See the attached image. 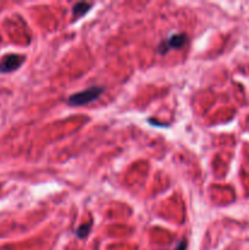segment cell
I'll return each instance as SVG.
<instances>
[{"label":"cell","mask_w":249,"mask_h":250,"mask_svg":"<svg viewBox=\"0 0 249 250\" xmlns=\"http://www.w3.org/2000/svg\"><path fill=\"white\" fill-rule=\"evenodd\" d=\"M103 92L104 89L102 87H90L82 92L70 95L67 99V104L70 106H83V105H87L98 99L103 94Z\"/></svg>","instance_id":"cell-1"},{"label":"cell","mask_w":249,"mask_h":250,"mask_svg":"<svg viewBox=\"0 0 249 250\" xmlns=\"http://www.w3.org/2000/svg\"><path fill=\"white\" fill-rule=\"evenodd\" d=\"M24 62V56L19 54H9L0 60V73H10L19 70Z\"/></svg>","instance_id":"cell-2"},{"label":"cell","mask_w":249,"mask_h":250,"mask_svg":"<svg viewBox=\"0 0 249 250\" xmlns=\"http://www.w3.org/2000/svg\"><path fill=\"white\" fill-rule=\"evenodd\" d=\"M186 42H187V37H186V34L183 33L172 34L167 41L160 43V45H159V51H160L161 54H165L167 53L170 49L182 48V46L186 44Z\"/></svg>","instance_id":"cell-3"},{"label":"cell","mask_w":249,"mask_h":250,"mask_svg":"<svg viewBox=\"0 0 249 250\" xmlns=\"http://www.w3.org/2000/svg\"><path fill=\"white\" fill-rule=\"evenodd\" d=\"M90 7H92V4H88V2H77L72 9L73 17L75 19H80L83 15L87 14Z\"/></svg>","instance_id":"cell-4"},{"label":"cell","mask_w":249,"mask_h":250,"mask_svg":"<svg viewBox=\"0 0 249 250\" xmlns=\"http://www.w3.org/2000/svg\"><path fill=\"white\" fill-rule=\"evenodd\" d=\"M90 229H92V226H90L89 224H88V225H82V226L78 227L77 231H76V233H77L78 238H81V239L85 238V237H87L88 234H89Z\"/></svg>","instance_id":"cell-5"},{"label":"cell","mask_w":249,"mask_h":250,"mask_svg":"<svg viewBox=\"0 0 249 250\" xmlns=\"http://www.w3.org/2000/svg\"><path fill=\"white\" fill-rule=\"evenodd\" d=\"M187 249V241H181L180 244H177L175 250H186Z\"/></svg>","instance_id":"cell-6"}]
</instances>
